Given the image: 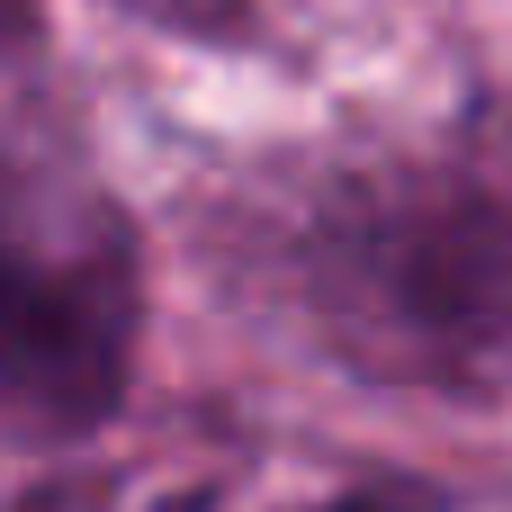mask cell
<instances>
[{"label":"cell","mask_w":512,"mask_h":512,"mask_svg":"<svg viewBox=\"0 0 512 512\" xmlns=\"http://www.w3.org/2000/svg\"><path fill=\"white\" fill-rule=\"evenodd\" d=\"M108 180L81 153V117L54 90L45 0H0V234L99 198Z\"/></svg>","instance_id":"obj_3"},{"label":"cell","mask_w":512,"mask_h":512,"mask_svg":"<svg viewBox=\"0 0 512 512\" xmlns=\"http://www.w3.org/2000/svg\"><path fill=\"white\" fill-rule=\"evenodd\" d=\"M315 297L369 378H512V90L333 198L315 234Z\"/></svg>","instance_id":"obj_1"},{"label":"cell","mask_w":512,"mask_h":512,"mask_svg":"<svg viewBox=\"0 0 512 512\" xmlns=\"http://www.w3.org/2000/svg\"><path fill=\"white\" fill-rule=\"evenodd\" d=\"M144 342V252L117 189L81 216L0 234V405L45 432L81 441L126 405Z\"/></svg>","instance_id":"obj_2"},{"label":"cell","mask_w":512,"mask_h":512,"mask_svg":"<svg viewBox=\"0 0 512 512\" xmlns=\"http://www.w3.org/2000/svg\"><path fill=\"white\" fill-rule=\"evenodd\" d=\"M117 9L162 27V36H189V45H243L252 36V0H117Z\"/></svg>","instance_id":"obj_4"},{"label":"cell","mask_w":512,"mask_h":512,"mask_svg":"<svg viewBox=\"0 0 512 512\" xmlns=\"http://www.w3.org/2000/svg\"><path fill=\"white\" fill-rule=\"evenodd\" d=\"M297 512H432L414 495H333V504H297Z\"/></svg>","instance_id":"obj_5"}]
</instances>
